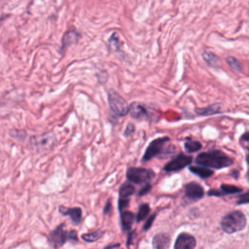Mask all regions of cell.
<instances>
[{
	"mask_svg": "<svg viewBox=\"0 0 249 249\" xmlns=\"http://www.w3.org/2000/svg\"><path fill=\"white\" fill-rule=\"evenodd\" d=\"M53 142V135H49V134H42V135H37L32 138V143L39 147V146H46L47 145H52Z\"/></svg>",
	"mask_w": 249,
	"mask_h": 249,
	"instance_id": "15",
	"label": "cell"
},
{
	"mask_svg": "<svg viewBox=\"0 0 249 249\" xmlns=\"http://www.w3.org/2000/svg\"><path fill=\"white\" fill-rule=\"evenodd\" d=\"M134 132V124H127V125H126V127H125V129H124V135L125 136H129V135H131L132 133Z\"/></svg>",
	"mask_w": 249,
	"mask_h": 249,
	"instance_id": "26",
	"label": "cell"
},
{
	"mask_svg": "<svg viewBox=\"0 0 249 249\" xmlns=\"http://www.w3.org/2000/svg\"><path fill=\"white\" fill-rule=\"evenodd\" d=\"M110 110L118 117H124L129 112V105L126 100L116 90L109 89L107 92Z\"/></svg>",
	"mask_w": 249,
	"mask_h": 249,
	"instance_id": "3",
	"label": "cell"
},
{
	"mask_svg": "<svg viewBox=\"0 0 249 249\" xmlns=\"http://www.w3.org/2000/svg\"><path fill=\"white\" fill-rule=\"evenodd\" d=\"M185 149L187 152L189 153H194V152H196L198 151L200 148H201V144L198 142V141H196V140H191V139H188L186 142H185Z\"/></svg>",
	"mask_w": 249,
	"mask_h": 249,
	"instance_id": "20",
	"label": "cell"
},
{
	"mask_svg": "<svg viewBox=\"0 0 249 249\" xmlns=\"http://www.w3.org/2000/svg\"><path fill=\"white\" fill-rule=\"evenodd\" d=\"M196 112L199 116H210L214 114H219L221 112V107L219 104H212L205 108H196Z\"/></svg>",
	"mask_w": 249,
	"mask_h": 249,
	"instance_id": "14",
	"label": "cell"
},
{
	"mask_svg": "<svg viewBox=\"0 0 249 249\" xmlns=\"http://www.w3.org/2000/svg\"><path fill=\"white\" fill-rule=\"evenodd\" d=\"M245 224L246 218L240 211L231 212L230 214L226 215L221 222L222 229L228 233H232L242 230L245 227Z\"/></svg>",
	"mask_w": 249,
	"mask_h": 249,
	"instance_id": "2",
	"label": "cell"
},
{
	"mask_svg": "<svg viewBox=\"0 0 249 249\" xmlns=\"http://www.w3.org/2000/svg\"><path fill=\"white\" fill-rule=\"evenodd\" d=\"M195 246H196L195 237L186 232L179 234L174 244L175 249H194Z\"/></svg>",
	"mask_w": 249,
	"mask_h": 249,
	"instance_id": "9",
	"label": "cell"
},
{
	"mask_svg": "<svg viewBox=\"0 0 249 249\" xmlns=\"http://www.w3.org/2000/svg\"><path fill=\"white\" fill-rule=\"evenodd\" d=\"M150 188H151L150 184H146V185L142 188V190L139 192V195H140V196H144L146 193H148V192L150 191Z\"/></svg>",
	"mask_w": 249,
	"mask_h": 249,
	"instance_id": "28",
	"label": "cell"
},
{
	"mask_svg": "<svg viewBox=\"0 0 249 249\" xmlns=\"http://www.w3.org/2000/svg\"><path fill=\"white\" fill-rule=\"evenodd\" d=\"M246 160H247V162L249 163V154L247 155V157H246Z\"/></svg>",
	"mask_w": 249,
	"mask_h": 249,
	"instance_id": "31",
	"label": "cell"
},
{
	"mask_svg": "<svg viewBox=\"0 0 249 249\" xmlns=\"http://www.w3.org/2000/svg\"><path fill=\"white\" fill-rule=\"evenodd\" d=\"M227 63L229 64V66L235 72H241L242 71V65L240 63L239 60H237L235 57L233 56H228L226 58Z\"/></svg>",
	"mask_w": 249,
	"mask_h": 249,
	"instance_id": "21",
	"label": "cell"
},
{
	"mask_svg": "<svg viewBox=\"0 0 249 249\" xmlns=\"http://www.w3.org/2000/svg\"><path fill=\"white\" fill-rule=\"evenodd\" d=\"M168 141H169V137H159L154 139L147 147L143 156V160H149L154 157L161 154L163 152L164 145Z\"/></svg>",
	"mask_w": 249,
	"mask_h": 249,
	"instance_id": "5",
	"label": "cell"
},
{
	"mask_svg": "<svg viewBox=\"0 0 249 249\" xmlns=\"http://www.w3.org/2000/svg\"><path fill=\"white\" fill-rule=\"evenodd\" d=\"M60 212L64 215H69L74 223H80L82 219V211L80 208H68L65 209L64 207H60Z\"/></svg>",
	"mask_w": 249,
	"mask_h": 249,
	"instance_id": "13",
	"label": "cell"
},
{
	"mask_svg": "<svg viewBox=\"0 0 249 249\" xmlns=\"http://www.w3.org/2000/svg\"><path fill=\"white\" fill-rule=\"evenodd\" d=\"M242 139H244V140H249V132L244 133V134L242 135Z\"/></svg>",
	"mask_w": 249,
	"mask_h": 249,
	"instance_id": "30",
	"label": "cell"
},
{
	"mask_svg": "<svg viewBox=\"0 0 249 249\" xmlns=\"http://www.w3.org/2000/svg\"><path fill=\"white\" fill-rule=\"evenodd\" d=\"M126 177L130 182L143 184L148 183L154 177V172L142 167H129L126 172Z\"/></svg>",
	"mask_w": 249,
	"mask_h": 249,
	"instance_id": "4",
	"label": "cell"
},
{
	"mask_svg": "<svg viewBox=\"0 0 249 249\" xmlns=\"http://www.w3.org/2000/svg\"><path fill=\"white\" fill-rule=\"evenodd\" d=\"M169 241V235L165 233H159L153 238V247L154 249H167Z\"/></svg>",
	"mask_w": 249,
	"mask_h": 249,
	"instance_id": "11",
	"label": "cell"
},
{
	"mask_svg": "<svg viewBox=\"0 0 249 249\" xmlns=\"http://www.w3.org/2000/svg\"><path fill=\"white\" fill-rule=\"evenodd\" d=\"M102 235V231H96L94 232H90V233H86V234H83V239L86 240V241H89V242H91V241H95L97 240L100 236Z\"/></svg>",
	"mask_w": 249,
	"mask_h": 249,
	"instance_id": "22",
	"label": "cell"
},
{
	"mask_svg": "<svg viewBox=\"0 0 249 249\" xmlns=\"http://www.w3.org/2000/svg\"><path fill=\"white\" fill-rule=\"evenodd\" d=\"M80 38L79 33L75 29H69L63 36L62 38V47L61 50H64L67 48L69 45L75 44Z\"/></svg>",
	"mask_w": 249,
	"mask_h": 249,
	"instance_id": "12",
	"label": "cell"
},
{
	"mask_svg": "<svg viewBox=\"0 0 249 249\" xmlns=\"http://www.w3.org/2000/svg\"><path fill=\"white\" fill-rule=\"evenodd\" d=\"M196 162L205 167L222 168L231 165L232 163V160L223 152L215 150L199 154L196 159Z\"/></svg>",
	"mask_w": 249,
	"mask_h": 249,
	"instance_id": "1",
	"label": "cell"
},
{
	"mask_svg": "<svg viewBox=\"0 0 249 249\" xmlns=\"http://www.w3.org/2000/svg\"><path fill=\"white\" fill-rule=\"evenodd\" d=\"M192 160H193L192 157L186 156L184 154H180L165 164L164 170L167 172H174V171L181 170L184 167H186L187 165H189L191 163Z\"/></svg>",
	"mask_w": 249,
	"mask_h": 249,
	"instance_id": "7",
	"label": "cell"
},
{
	"mask_svg": "<svg viewBox=\"0 0 249 249\" xmlns=\"http://www.w3.org/2000/svg\"><path fill=\"white\" fill-rule=\"evenodd\" d=\"M134 193V187L131 184H124L121 189H120V198H126L128 199V197Z\"/></svg>",
	"mask_w": 249,
	"mask_h": 249,
	"instance_id": "19",
	"label": "cell"
},
{
	"mask_svg": "<svg viewBox=\"0 0 249 249\" xmlns=\"http://www.w3.org/2000/svg\"><path fill=\"white\" fill-rule=\"evenodd\" d=\"M222 190L225 194H233V193H237L240 192V189L234 186H229V185H223L222 186Z\"/></svg>",
	"mask_w": 249,
	"mask_h": 249,
	"instance_id": "25",
	"label": "cell"
},
{
	"mask_svg": "<svg viewBox=\"0 0 249 249\" xmlns=\"http://www.w3.org/2000/svg\"><path fill=\"white\" fill-rule=\"evenodd\" d=\"M154 218H155V215H153V216L149 219V221H147V223L145 224V227H144V229H145V230H147V229H149V228H150V226H151L152 222L154 221Z\"/></svg>",
	"mask_w": 249,
	"mask_h": 249,
	"instance_id": "29",
	"label": "cell"
},
{
	"mask_svg": "<svg viewBox=\"0 0 249 249\" xmlns=\"http://www.w3.org/2000/svg\"><path fill=\"white\" fill-rule=\"evenodd\" d=\"M202 58L211 67H216L220 64V58L210 51H204L202 53Z\"/></svg>",
	"mask_w": 249,
	"mask_h": 249,
	"instance_id": "16",
	"label": "cell"
},
{
	"mask_svg": "<svg viewBox=\"0 0 249 249\" xmlns=\"http://www.w3.org/2000/svg\"><path fill=\"white\" fill-rule=\"evenodd\" d=\"M128 113L133 119L139 121L144 119H151L152 115L154 114L148 106L140 102H132L131 104H129Z\"/></svg>",
	"mask_w": 249,
	"mask_h": 249,
	"instance_id": "6",
	"label": "cell"
},
{
	"mask_svg": "<svg viewBox=\"0 0 249 249\" xmlns=\"http://www.w3.org/2000/svg\"><path fill=\"white\" fill-rule=\"evenodd\" d=\"M121 220H122V226H123V229L124 231H128L132 224H133V221H134V214L131 213V212H128V211H124V212H122V215H121Z\"/></svg>",
	"mask_w": 249,
	"mask_h": 249,
	"instance_id": "17",
	"label": "cell"
},
{
	"mask_svg": "<svg viewBox=\"0 0 249 249\" xmlns=\"http://www.w3.org/2000/svg\"><path fill=\"white\" fill-rule=\"evenodd\" d=\"M244 202H249V193L245 194L244 196H241L238 200V203H244Z\"/></svg>",
	"mask_w": 249,
	"mask_h": 249,
	"instance_id": "27",
	"label": "cell"
},
{
	"mask_svg": "<svg viewBox=\"0 0 249 249\" xmlns=\"http://www.w3.org/2000/svg\"><path fill=\"white\" fill-rule=\"evenodd\" d=\"M109 44L110 45H113L114 47H115V49L117 50V52H120L121 51V42H120V40H119V37L117 36V34H113L111 37H110V39H109Z\"/></svg>",
	"mask_w": 249,
	"mask_h": 249,
	"instance_id": "24",
	"label": "cell"
},
{
	"mask_svg": "<svg viewBox=\"0 0 249 249\" xmlns=\"http://www.w3.org/2000/svg\"><path fill=\"white\" fill-rule=\"evenodd\" d=\"M149 211H150L149 205H148V204H142V205L139 207V210H138L137 221H140V220L145 219V218L148 216Z\"/></svg>",
	"mask_w": 249,
	"mask_h": 249,
	"instance_id": "23",
	"label": "cell"
},
{
	"mask_svg": "<svg viewBox=\"0 0 249 249\" xmlns=\"http://www.w3.org/2000/svg\"><path fill=\"white\" fill-rule=\"evenodd\" d=\"M190 170L201 178H207L213 174V171L205 166H191Z\"/></svg>",
	"mask_w": 249,
	"mask_h": 249,
	"instance_id": "18",
	"label": "cell"
},
{
	"mask_svg": "<svg viewBox=\"0 0 249 249\" xmlns=\"http://www.w3.org/2000/svg\"><path fill=\"white\" fill-rule=\"evenodd\" d=\"M203 189L202 187L196 183V182H191L186 185V196L191 198V199H198L203 196Z\"/></svg>",
	"mask_w": 249,
	"mask_h": 249,
	"instance_id": "10",
	"label": "cell"
},
{
	"mask_svg": "<svg viewBox=\"0 0 249 249\" xmlns=\"http://www.w3.org/2000/svg\"><path fill=\"white\" fill-rule=\"evenodd\" d=\"M67 237H70L69 233L66 232L64 225H60L51 232L49 239H50V243L54 248H58L65 243Z\"/></svg>",
	"mask_w": 249,
	"mask_h": 249,
	"instance_id": "8",
	"label": "cell"
}]
</instances>
